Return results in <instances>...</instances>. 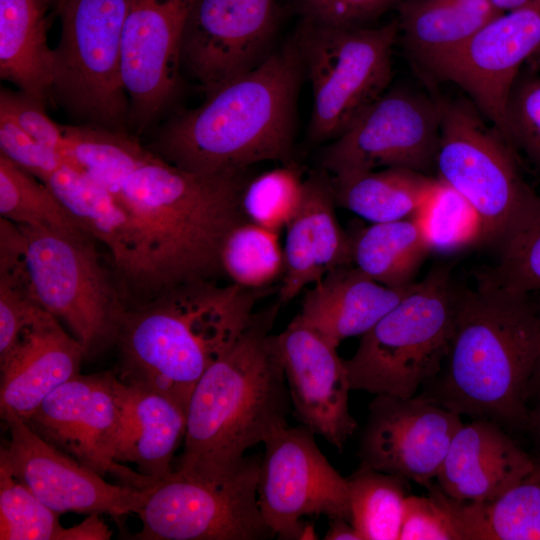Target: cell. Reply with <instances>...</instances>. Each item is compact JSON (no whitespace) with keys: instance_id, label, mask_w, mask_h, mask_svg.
Returning a JSON list of instances; mask_svg holds the SVG:
<instances>
[{"instance_id":"6da1fadb","label":"cell","mask_w":540,"mask_h":540,"mask_svg":"<svg viewBox=\"0 0 540 540\" xmlns=\"http://www.w3.org/2000/svg\"><path fill=\"white\" fill-rule=\"evenodd\" d=\"M247 170L198 174L152 152L116 198L132 224L134 257L122 282L126 309L175 286L217 280L229 232L247 220L241 196Z\"/></svg>"},{"instance_id":"7a4b0ae2","label":"cell","mask_w":540,"mask_h":540,"mask_svg":"<svg viewBox=\"0 0 540 540\" xmlns=\"http://www.w3.org/2000/svg\"><path fill=\"white\" fill-rule=\"evenodd\" d=\"M540 354V316L531 294L484 275L456 285L453 329L438 375L420 395L460 416L528 425L530 380Z\"/></svg>"},{"instance_id":"3957f363","label":"cell","mask_w":540,"mask_h":540,"mask_svg":"<svg viewBox=\"0 0 540 540\" xmlns=\"http://www.w3.org/2000/svg\"><path fill=\"white\" fill-rule=\"evenodd\" d=\"M304 74L294 36L257 67L207 94L198 107L174 116L151 151L198 174L247 170L263 161L288 162Z\"/></svg>"},{"instance_id":"277c9868","label":"cell","mask_w":540,"mask_h":540,"mask_svg":"<svg viewBox=\"0 0 540 540\" xmlns=\"http://www.w3.org/2000/svg\"><path fill=\"white\" fill-rule=\"evenodd\" d=\"M263 293L200 280L127 308L115 339L117 378L165 394L187 411L197 382L249 326Z\"/></svg>"},{"instance_id":"5b68a950","label":"cell","mask_w":540,"mask_h":540,"mask_svg":"<svg viewBox=\"0 0 540 540\" xmlns=\"http://www.w3.org/2000/svg\"><path fill=\"white\" fill-rule=\"evenodd\" d=\"M279 304L255 312L239 339L197 382L174 471L194 476L227 472L249 448L288 424L289 390L277 335L271 333Z\"/></svg>"},{"instance_id":"8992f818","label":"cell","mask_w":540,"mask_h":540,"mask_svg":"<svg viewBox=\"0 0 540 540\" xmlns=\"http://www.w3.org/2000/svg\"><path fill=\"white\" fill-rule=\"evenodd\" d=\"M455 294L446 266L414 282L344 360L351 390L410 398L430 383L448 353Z\"/></svg>"},{"instance_id":"52a82bcc","label":"cell","mask_w":540,"mask_h":540,"mask_svg":"<svg viewBox=\"0 0 540 540\" xmlns=\"http://www.w3.org/2000/svg\"><path fill=\"white\" fill-rule=\"evenodd\" d=\"M440 139L435 160L438 179L476 212L481 244L499 251L540 207V195L520 171L513 149L470 101L437 99Z\"/></svg>"},{"instance_id":"ba28073f","label":"cell","mask_w":540,"mask_h":540,"mask_svg":"<svg viewBox=\"0 0 540 540\" xmlns=\"http://www.w3.org/2000/svg\"><path fill=\"white\" fill-rule=\"evenodd\" d=\"M294 36L312 87L309 136L334 140L389 89L398 22L380 27L302 22Z\"/></svg>"},{"instance_id":"9c48e42d","label":"cell","mask_w":540,"mask_h":540,"mask_svg":"<svg viewBox=\"0 0 540 540\" xmlns=\"http://www.w3.org/2000/svg\"><path fill=\"white\" fill-rule=\"evenodd\" d=\"M128 0H65L53 48L50 100L86 124L118 129L129 119L122 73Z\"/></svg>"},{"instance_id":"30bf717a","label":"cell","mask_w":540,"mask_h":540,"mask_svg":"<svg viewBox=\"0 0 540 540\" xmlns=\"http://www.w3.org/2000/svg\"><path fill=\"white\" fill-rule=\"evenodd\" d=\"M19 226L39 305L69 328L85 357L115 343L126 306L117 275L101 262L93 238Z\"/></svg>"},{"instance_id":"8fae6325","label":"cell","mask_w":540,"mask_h":540,"mask_svg":"<svg viewBox=\"0 0 540 540\" xmlns=\"http://www.w3.org/2000/svg\"><path fill=\"white\" fill-rule=\"evenodd\" d=\"M261 458L244 457L215 476L172 471L154 484L137 514L140 540H264L274 536L261 514Z\"/></svg>"},{"instance_id":"7c38bea8","label":"cell","mask_w":540,"mask_h":540,"mask_svg":"<svg viewBox=\"0 0 540 540\" xmlns=\"http://www.w3.org/2000/svg\"><path fill=\"white\" fill-rule=\"evenodd\" d=\"M304 425L275 429L263 444L258 504L267 526L282 540L314 539L302 519L324 515L351 522L349 487Z\"/></svg>"},{"instance_id":"4fadbf2b","label":"cell","mask_w":540,"mask_h":540,"mask_svg":"<svg viewBox=\"0 0 540 540\" xmlns=\"http://www.w3.org/2000/svg\"><path fill=\"white\" fill-rule=\"evenodd\" d=\"M440 139L437 99L408 87L389 88L325 148L320 164L333 176L390 167L428 174Z\"/></svg>"},{"instance_id":"5bb4252c","label":"cell","mask_w":540,"mask_h":540,"mask_svg":"<svg viewBox=\"0 0 540 540\" xmlns=\"http://www.w3.org/2000/svg\"><path fill=\"white\" fill-rule=\"evenodd\" d=\"M0 412L9 432L0 449V464L50 509L59 514H106L117 521L139 513L151 487L109 483L40 437L12 410Z\"/></svg>"},{"instance_id":"9a60e30c","label":"cell","mask_w":540,"mask_h":540,"mask_svg":"<svg viewBox=\"0 0 540 540\" xmlns=\"http://www.w3.org/2000/svg\"><path fill=\"white\" fill-rule=\"evenodd\" d=\"M25 421L44 440L103 477L138 489L157 483L115 460L120 403L116 375L110 372L77 374Z\"/></svg>"},{"instance_id":"2e32d148","label":"cell","mask_w":540,"mask_h":540,"mask_svg":"<svg viewBox=\"0 0 540 540\" xmlns=\"http://www.w3.org/2000/svg\"><path fill=\"white\" fill-rule=\"evenodd\" d=\"M277 0H193L181 43V72L205 95L254 69L271 53Z\"/></svg>"},{"instance_id":"e0dca14e","label":"cell","mask_w":540,"mask_h":540,"mask_svg":"<svg viewBox=\"0 0 540 540\" xmlns=\"http://www.w3.org/2000/svg\"><path fill=\"white\" fill-rule=\"evenodd\" d=\"M461 416L422 395H375L362 429L359 467L392 474L430 489Z\"/></svg>"},{"instance_id":"ac0fdd59","label":"cell","mask_w":540,"mask_h":540,"mask_svg":"<svg viewBox=\"0 0 540 540\" xmlns=\"http://www.w3.org/2000/svg\"><path fill=\"white\" fill-rule=\"evenodd\" d=\"M539 47L540 0H533L494 17L427 71L460 87L503 136L510 89Z\"/></svg>"},{"instance_id":"d6986e66","label":"cell","mask_w":540,"mask_h":540,"mask_svg":"<svg viewBox=\"0 0 540 540\" xmlns=\"http://www.w3.org/2000/svg\"><path fill=\"white\" fill-rule=\"evenodd\" d=\"M193 0H128L122 35L129 121L141 130L173 98L181 74V43Z\"/></svg>"},{"instance_id":"ffe728a7","label":"cell","mask_w":540,"mask_h":540,"mask_svg":"<svg viewBox=\"0 0 540 540\" xmlns=\"http://www.w3.org/2000/svg\"><path fill=\"white\" fill-rule=\"evenodd\" d=\"M296 418L341 452L357 422L349 411V379L337 346L296 315L277 335Z\"/></svg>"},{"instance_id":"44dd1931","label":"cell","mask_w":540,"mask_h":540,"mask_svg":"<svg viewBox=\"0 0 540 540\" xmlns=\"http://www.w3.org/2000/svg\"><path fill=\"white\" fill-rule=\"evenodd\" d=\"M84 358L77 339L40 308L0 360V409L28 420L47 396L80 373Z\"/></svg>"},{"instance_id":"7402d4cb","label":"cell","mask_w":540,"mask_h":540,"mask_svg":"<svg viewBox=\"0 0 540 540\" xmlns=\"http://www.w3.org/2000/svg\"><path fill=\"white\" fill-rule=\"evenodd\" d=\"M535 466L498 423L474 419L455 433L435 480L453 499L483 501L526 480Z\"/></svg>"},{"instance_id":"603a6c76","label":"cell","mask_w":540,"mask_h":540,"mask_svg":"<svg viewBox=\"0 0 540 540\" xmlns=\"http://www.w3.org/2000/svg\"><path fill=\"white\" fill-rule=\"evenodd\" d=\"M335 205L326 172L305 179L303 201L286 227L279 303L294 299L330 271L353 264L350 236L339 224Z\"/></svg>"},{"instance_id":"cb8c5ba5","label":"cell","mask_w":540,"mask_h":540,"mask_svg":"<svg viewBox=\"0 0 540 540\" xmlns=\"http://www.w3.org/2000/svg\"><path fill=\"white\" fill-rule=\"evenodd\" d=\"M120 425L115 460L158 482L173 471L174 455L184 441L187 411L165 394L127 384L116 376Z\"/></svg>"},{"instance_id":"d4e9b609","label":"cell","mask_w":540,"mask_h":540,"mask_svg":"<svg viewBox=\"0 0 540 540\" xmlns=\"http://www.w3.org/2000/svg\"><path fill=\"white\" fill-rule=\"evenodd\" d=\"M411 285L390 288L353 264L341 266L313 284L297 315L338 347L343 340L369 331Z\"/></svg>"},{"instance_id":"484cf974","label":"cell","mask_w":540,"mask_h":540,"mask_svg":"<svg viewBox=\"0 0 540 540\" xmlns=\"http://www.w3.org/2000/svg\"><path fill=\"white\" fill-rule=\"evenodd\" d=\"M55 0H0V76L43 106L50 100L53 48L48 12Z\"/></svg>"},{"instance_id":"4316f807","label":"cell","mask_w":540,"mask_h":540,"mask_svg":"<svg viewBox=\"0 0 540 540\" xmlns=\"http://www.w3.org/2000/svg\"><path fill=\"white\" fill-rule=\"evenodd\" d=\"M396 9L403 45L426 70L501 14L488 0H401Z\"/></svg>"},{"instance_id":"83f0119b","label":"cell","mask_w":540,"mask_h":540,"mask_svg":"<svg viewBox=\"0 0 540 540\" xmlns=\"http://www.w3.org/2000/svg\"><path fill=\"white\" fill-rule=\"evenodd\" d=\"M44 183L78 225L109 249L121 287L134 257L132 224L125 207L107 188L69 164Z\"/></svg>"},{"instance_id":"f1b7e54d","label":"cell","mask_w":540,"mask_h":540,"mask_svg":"<svg viewBox=\"0 0 540 540\" xmlns=\"http://www.w3.org/2000/svg\"><path fill=\"white\" fill-rule=\"evenodd\" d=\"M329 179L336 204L371 223L412 218L439 184L438 178L400 167L329 175Z\"/></svg>"},{"instance_id":"f546056e","label":"cell","mask_w":540,"mask_h":540,"mask_svg":"<svg viewBox=\"0 0 540 540\" xmlns=\"http://www.w3.org/2000/svg\"><path fill=\"white\" fill-rule=\"evenodd\" d=\"M352 262L378 283L405 288L429 255L431 248L415 218L372 223L350 237Z\"/></svg>"},{"instance_id":"4dcf8cb0","label":"cell","mask_w":540,"mask_h":540,"mask_svg":"<svg viewBox=\"0 0 540 540\" xmlns=\"http://www.w3.org/2000/svg\"><path fill=\"white\" fill-rule=\"evenodd\" d=\"M449 503L461 540H540V484L535 481L526 479L492 499L449 497Z\"/></svg>"},{"instance_id":"1f68e13d","label":"cell","mask_w":540,"mask_h":540,"mask_svg":"<svg viewBox=\"0 0 540 540\" xmlns=\"http://www.w3.org/2000/svg\"><path fill=\"white\" fill-rule=\"evenodd\" d=\"M66 163L89 175L115 197L131 173L152 153L118 129L63 125Z\"/></svg>"},{"instance_id":"d6a6232c","label":"cell","mask_w":540,"mask_h":540,"mask_svg":"<svg viewBox=\"0 0 540 540\" xmlns=\"http://www.w3.org/2000/svg\"><path fill=\"white\" fill-rule=\"evenodd\" d=\"M351 523L362 540H399L407 480L358 467L347 478Z\"/></svg>"},{"instance_id":"836d02e7","label":"cell","mask_w":540,"mask_h":540,"mask_svg":"<svg viewBox=\"0 0 540 540\" xmlns=\"http://www.w3.org/2000/svg\"><path fill=\"white\" fill-rule=\"evenodd\" d=\"M0 216L18 225L90 237L46 183L19 167L2 153H0Z\"/></svg>"},{"instance_id":"e575fe53","label":"cell","mask_w":540,"mask_h":540,"mask_svg":"<svg viewBox=\"0 0 540 540\" xmlns=\"http://www.w3.org/2000/svg\"><path fill=\"white\" fill-rule=\"evenodd\" d=\"M224 274L241 287L264 289L284 271V252L279 232L248 220L237 224L227 235L222 251Z\"/></svg>"},{"instance_id":"d590c367","label":"cell","mask_w":540,"mask_h":540,"mask_svg":"<svg viewBox=\"0 0 540 540\" xmlns=\"http://www.w3.org/2000/svg\"><path fill=\"white\" fill-rule=\"evenodd\" d=\"M304 190L305 179L293 164L265 171L245 185L242 211L248 221L279 232L298 212Z\"/></svg>"},{"instance_id":"8d00e7d4","label":"cell","mask_w":540,"mask_h":540,"mask_svg":"<svg viewBox=\"0 0 540 540\" xmlns=\"http://www.w3.org/2000/svg\"><path fill=\"white\" fill-rule=\"evenodd\" d=\"M413 218L420 224L431 251L449 253L481 244L482 226L476 212L440 180L430 199Z\"/></svg>"},{"instance_id":"74e56055","label":"cell","mask_w":540,"mask_h":540,"mask_svg":"<svg viewBox=\"0 0 540 540\" xmlns=\"http://www.w3.org/2000/svg\"><path fill=\"white\" fill-rule=\"evenodd\" d=\"M59 515L0 464L1 540H64Z\"/></svg>"},{"instance_id":"f35d334b","label":"cell","mask_w":540,"mask_h":540,"mask_svg":"<svg viewBox=\"0 0 540 540\" xmlns=\"http://www.w3.org/2000/svg\"><path fill=\"white\" fill-rule=\"evenodd\" d=\"M503 137L540 174V72L528 65L521 69L510 89Z\"/></svg>"},{"instance_id":"ab89813d","label":"cell","mask_w":540,"mask_h":540,"mask_svg":"<svg viewBox=\"0 0 540 540\" xmlns=\"http://www.w3.org/2000/svg\"><path fill=\"white\" fill-rule=\"evenodd\" d=\"M482 273L512 292H540V207L500 250L498 263Z\"/></svg>"},{"instance_id":"60d3db41","label":"cell","mask_w":540,"mask_h":540,"mask_svg":"<svg viewBox=\"0 0 540 540\" xmlns=\"http://www.w3.org/2000/svg\"><path fill=\"white\" fill-rule=\"evenodd\" d=\"M428 491L406 497L399 540H461L448 495L435 484Z\"/></svg>"},{"instance_id":"b9f144b4","label":"cell","mask_w":540,"mask_h":540,"mask_svg":"<svg viewBox=\"0 0 540 540\" xmlns=\"http://www.w3.org/2000/svg\"><path fill=\"white\" fill-rule=\"evenodd\" d=\"M40 308L26 265L0 273V360L10 352L23 328Z\"/></svg>"},{"instance_id":"7bdbcfd3","label":"cell","mask_w":540,"mask_h":540,"mask_svg":"<svg viewBox=\"0 0 540 540\" xmlns=\"http://www.w3.org/2000/svg\"><path fill=\"white\" fill-rule=\"evenodd\" d=\"M401 0H293L302 22L333 27L365 26Z\"/></svg>"},{"instance_id":"ee69618b","label":"cell","mask_w":540,"mask_h":540,"mask_svg":"<svg viewBox=\"0 0 540 540\" xmlns=\"http://www.w3.org/2000/svg\"><path fill=\"white\" fill-rule=\"evenodd\" d=\"M0 153L43 182L67 164L61 155L34 140L2 110H0Z\"/></svg>"},{"instance_id":"f6af8a7d","label":"cell","mask_w":540,"mask_h":540,"mask_svg":"<svg viewBox=\"0 0 540 540\" xmlns=\"http://www.w3.org/2000/svg\"><path fill=\"white\" fill-rule=\"evenodd\" d=\"M0 110L8 113L34 140L54 150L65 160L63 125L48 116L45 106L19 90L1 89Z\"/></svg>"},{"instance_id":"bcb514c9","label":"cell","mask_w":540,"mask_h":540,"mask_svg":"<svg viewBox=\"0 0 540 540\" xmlns=\"http://www.w3.org/2000/svg\"><path fill=\"white\" fill-rule=\"evenodd\" d=\"M111 535L100 514H89L79 524L65 529L64 540H108Z\"/></svg>"},{"instance_id":"7dc6e473","label":"cell","mask_w":540,"mask_h":540,"mask_svg":"<svg viewBox=\"0 0 540 540\" xmlns=\"http://www.w3.org/2000/svg\"><path fill=\"white\" fill-rule=\"evenodd\" d=\"M326 540H362L352 523L344 518L330 519Z\"/></svg>"},{"instance_id":"c3c4849f","label":"cell","mask_w":540,"mask_h":540,"mask_svg":"<svg viewBox=\"0 0 540 540\" xmlns=\"http://www.w3.org/2000/svg\"><path fill=\"white\" fill-rule=\"evenodd\" d=\"M530 294L534 298V301L536 303L538 313L540 316V292H535V293H530ZM534 394L540 397V354L537 359V362H536V365H535V368H534V371L530 380L529 389H528V397Z\"/></svg>"},{"instance_id":"681fc988","label":"cell","mask_w":540,"mask_h":540,"mask_svg":"<svg viewBox=\"0 0 540 540\" xmlns=\"http://www.w3.org/2000/svg\"><path fill=\"white\" fill-rule=\"evenodd\" d=\"M531 1L533 0H488V2L500 13L513 10Z\"/></svg>"},{"instance_id":"f907efd6","label":"cell","mask_w":540,"mask_h":540,"mask_svg":"<svg viewBox=\"0 0 540 540\" xmlns=\"http://www.w3.org/2000/svg\"><path fill=\"white\" fill-rule=\"evenodd\" d=\"M528 426L535 432L540 446V397L536 407L529 411Z\"/></svg>"},{"instance_id":"816d5d0a","label":"cell","mask_w":540,"mask_h":540,"mask_svg":"<svg viewBox=\"0 0 540 540\" xmlns=\"http://www.w3.org/2000/svg\"><path fill=\"white\" fill-rule=\"evenodd\" d=\"M525 65H528L529 67L540 72V47L530 57V59L527 61Z\"/></svg>"},{"instance_id":"f5cc1de1","label":"cell","mask_w":540,"mask_h":540,"mask_svg":"<svg viewBox=\"0 0 540 540\" xmlns=\"http://www.w3.org/2000/svg\"><path fill=\"white\" fill-rule=\"evenodd\" d=\"M527 479L540 484V465L536 464L533 472L529 475Z\"/></svg>"},{"instance_id":"db71d44e","label":"cell","mask_w":540,"mask_h":540,"mask_svg":"<svg viewBox=\"0 0 540 540\" xmlns=\"http://www.w3.org/2000/svg\"><path fill=\"white\" fill-rule=\"evenodd\" d=\"M65 0H55V12L58 14Z\"/></svg>"}]
</instances>
